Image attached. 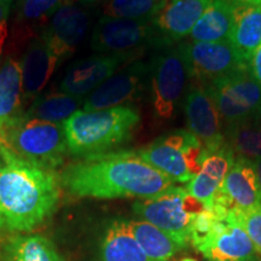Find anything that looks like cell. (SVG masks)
<instances>
[{"label": "cell", "mask_w": 261, "mask_h": 261, "mask_svg": "<svg viewBox=\"0 0 261 261\" xmlns=\"http://www.w3.org/2000/svg\"><path fill=\"white\" fill-rule=\"evenodd\" d=\"M168 0H104L103 16L154 19Z\"/></svg>", "instance_id": "obj_29"}, {"label": "cell", "mask_w": 261, "mask_h": 261, "mask_svg": "<svg viewBox=\"0 0 261 261\" xmlns=\"http://www.w3.org/2000/svg\"><path fill=\"white\" fill-rule=\"evenodd\" d=\"M151 64L135 61L104 81L84 100L85 112L104 110L135 102L149 84Z\"/></svg>", "instance_id": "obj_12"}, {"label": "cell", "mask_w": 261, "mask_h": 261, "mask_svg": "<svg viewBox=\"0 0 261 261\" xmlns=\"http://www.w3.org/2000/svg\"><path fill=\"white\" fill-rule=\"evenodd\" d=\"M192 246L210 261H259V253L232 211L218 217L210 231Z\"/></svg>", "instance_id": "obj_11"}, {"label": "cell", "mask_w": 261, "mask_h": 261, "mask_svg": "<svg viewBox=\"0 0 261 261\" xmlns=\"http://www.w3.org/2000/svg\"><path fill=\"white\" fill-rule=\"evenodd\" d=\"M140 123L138 110L122 106L104 110H77L63 128L69 154L86 158L109 152L130 139Z\"/></svg>", "instance_id": "obj_3"}, {"label": "cell", "mask_w": 261, "mask_h": 261, "mask_svg": "<svg viewBox=\"0 0 261 261\" xmlns=\"http://www.w3.org/2000/svg\"><path fill=\"white\" fill-rule=\"evenodd\" d=\"M0 261L64 260L47 237L34 233H14L0 242Z\"/></svg>", "instance_id": "obj_21"}, {"label": "cell", "mask_w": 261, "mask_h": 261, "mask_svg": "<svg viewBox=\"0 0 261 261\" xmlns=\"http://www.w3.org/2000/svg\"><path fill=\"white\" fill-rule=\"evenodd\" d=\"M8 38H9L8 23L4 22V23L0 24V63H2V58H3V55H4L6 40H8ZM0 67H2V64H0Z\"/></svg>", "instance_id": "obj_32"}, {"label": "cell", "mask_w": 261, "mask_h": 261, "mask_svg": "<svg viewBox=\"0 0 261 261\" xmlns=\"http://www.w3.org/2000/svg\"><path fill=\"white\" fill-rule=\"evenodd\" d=\"M85 98L70 96L63 92L40 94L29 107L24 115L42 121L63 123L77 112Z\"/></svg>", "instance_id": "obj_27"}, {"label": "cell", "mask_w": 261, "mask_h": 261, "mask_svg": "<svg viewBox=\"0 0 261 261\" xmlns=\"http://www.w3.org/2000/svg\"><path fill=\"white\" fill-rule=\"evenodd\" d=\"M91 22L90 6L62 4L40 37L61 63L76 52L90 31Z\"/></svg>", "instance_id": "obj_13"}, {"label": "cell", "mask_w": 261, "mask_h": 261, "mask_svg": "<svg viewBox=\"0 0 261 261\" xmlns=\"http://www.w3.org/2000/svg\"><path fill=\"white\" fill-rule=\"evenodd\" d=\"M180 261H197V260L191 259V257H185V259H182V260H180Z\"/></svg>", "instance_id": "obj_38"}, {"label": "cell", "mask_w": 261, "mask_h": 261, "mask_svg": "<svg viewBox=\"0 0 261 261\" xmlns=\"http://www.w3.org/2000/svg\"><path fill=\"white\" fill-rule=\"evenodd\" d=\"M136 152L174 182L188 184L200 172L207 149L190 130L177 129Z\"/></svg>", "instance_id": "obj_8"}, {"label": "cell", "mask_w": 261, "mask_h": 261, "mask_svg": "<svg viewBox=\"0 0 261 261\" xmlns=\"http://www.w3.org/2000/svg\"><path fill=\"white\" fill-rule=\"evenodd\" d=\"M3 144L25 161L47 169L63 165L69 154L63 123L22 115L2 133Z\"/></svg>", "instance_id": "obj_4"}, {"label": "cell", "mask_w": 261, "mask_h": 261, "mask_svg": "<svg viewBox=\"0 0 261 261\" xmlns=\"http://www.w3.org/2000/svg\"><path fill=\"white\" fill-rule=\"evenodd\" d=\"M104 2V0H63V4H75L83 6H92L97 3Z\"/></svg>", "instance_id": "obj_34"}, {"label": "cell", "mask_w": 261, "mask_h": 261, "mask_svg": "<svg viewBox=\"0 0 261 261\" xmlns=\"http://www.w3.org/2000/svg\"><path fill=\"white\" fill-rule=\"evenodd\" d=\"M61 188L56 171L0 146V218L6 231L25 233L45 223L57 210Z\"/></svg>", "instance_id": "obj_2"}, {"label": "cell", "mask_w": 261, "mask_h": 261, "mask_svg": "<svg viewBox=\"0 0 261 261\" xmlns=\"http://www.w3.org/2000/svg\"><path fill=\"white\" fill-rule=\"evenodd\" d=\"M99 261H150L130 233L127 219L108 224L99 244Z\"/></svg>", "instance_id": "obj_23"}, {"label": "cell", "mask_w": 261, "mask_h": 261, "mask_svg": "<svg viewBox=\"0 0 261 261\" xmlns=\"http://www.w3.org/2000/svg\"><path fill=\"white\" fill-rule=\"evenodd\" d=\"M213 0H168L154 18L165 46L189 37L192 28Z\"/></svg>", "instance_id": "obj_19"}, {"label": "cell", "mask_w": 261, "mask_h": 261, "mask_svg": "<svg viewBox=\"0 0 261 261\" xmlns=\"http://www.w3.org/2000/svg\"><path fill=\"white\" fill-rule=\"evenodd\" d=\"M224 136L236 156L252 161L261 159V119L226 127Z\"/></svg>", "instance_id": "obj_28"}, {"label": "cell", "mask_w": 261, "mask_h": 261, "mask_svg": "<svg viewBox=\"0 0 261 261\" xmlns=\"http://www.w3.org/2000/svg\"><path fill=\"white\" fill-rule=\"evenodd\" d=\"M249 68L253 76L261 85V45L253 52L252 57L249 60Z\"/></svg>", "instance_id": "obj_31"}, {"label": "cell", "mask_w": 261, "mask_h": 261, "mask_svg": "<svg viewBox=\"0 0 261 261\" xmlns=\"http://www.w3.org/2000/svg\"><path fill=\"white\" fill-rule=\"evenodd\" d=\"M188 130L197 137L207 150H215L225 143L223 119L207 85L191 81L184 99Z\"/></svg>", "instance_id": "obj_14"}, {"label": "cell", "mask_w": 261, "mask_h": 261, "mask_svg": "<svg viewBox=\"0 0 261 261\" xmlns=\"http://www.w3.org/2000/svg\"><path fill=\"white\" fill-rule=\"evenodd\" d=\"M5 230V226H4V223H3V220H2V218H0V233L3 232V231Z\"/></svg>", "instance_id": "obj_37"}, {"label": "cell", "mask_w": 261, "mask_h": 261, "mask_svg": "<svg viewBox=\"0 0 261 261\" xmlns=\"http://www.w3.org/2000/svg\"><path fill=\"white\" fill-rule=\"evenodd\" d=\"M3 144V138H2V135H0V146Z\"/></svg>", "instance_id": "obj_39"}, {"label": "cell", "mask_w": 261, "mask_h": 261, "mask_svg": "<svg viewBox=\"0 0 261 261\" xmlns=\"http://www.w3.org/2000/svg\"><path fill=\"white\" fill-rule=\"evenodd\" d=\"M14 0H0V24L6 22Z\"/></svg>", "instance_id": "obj_33"}, {"label": "cell", "mask_w": 261, "mask_h": 261, "mask_svg": "<svg viewBox=\"0 0 261 261\" xmlns=\"http://www.w3.org/2000/svg\"><path fill=\"white\" fill-rule=\"evenodd\" d=\"M91 47L102 55L138 61L148 48H165L154 19H130L102 16L91 38Z\"/></svg>", "instance_id": "obj_7"}, {"label": "cell", "mask_w": 261, "mask_h": 261, "mask_svg": "<svg viewBox=\"0 0 261 261\" xmlns=\"http://www.w3.org/2000/svg\"><path fill=\"white\" fill-rule=\"evenodd\" d=\"M192 81L211 85L249 63L230 40L218 42H180Z\"/></svg>", "instance_id": "obj_10"}, {"label": "cell", "mask_w": 261, "mask_h": 261, "mask_svg": "<svg viewBox=\"0 0 261 261\" xmlns=\"http://www.w3.org/2000/svg\"><path fill=\"white\" fill-rule=\"evenodd\" d=\"M207 86L226 127L261 119V85L249 64Z\"/></svg>", "instance_id": "obj_9"}, {"label": "cell", "mask_w": 261, "mask_h": 261, "mask_svg": "<svg viewBox=\"0 0 261 261\" xmlns=\"http://www.w3.org/2000/svg\"><path fill=\"white\" fill-rule=\"evenodd\" d=\"M213 205L227 212L249 211L261 205V191L254 161L236 156L232 167L215 195Z\"/></svg>", "instance_id": "obj_15"}, {"label": "cell", "mask_w": 261, "mask_h": 261, "mask_svg": "<svg viewBox=\"0 0 261 261\" xmlns=\"http://www.w3.org/2000/svg\"><path fill=\"white\" fill-rule=\"evenodd\" d=\"M132 62L127 57L114 55H97L75 62L62 80L61 92L80 98L87 97L113 76L122 64Z\"/></svg>", "instance_id": "obj_16"}, {"label": "cell", "mask_w": 261, "mask_h": 261, "mask_svg": "<svg viewBox=\"0 0 261 261\" xmlns=\"http://www.w3.org/2000/svg\"><path fill=\"white\" fill-rule=\"evenodd\" d=\"M234 160L236 155L226 140L218 149L207 150L200 172L188 182L187 191L210 210Z\"/></svg>", "instance_id": "obj_18"}, {"label": "cell", "mask_w": 261, "mask_h": 261, "mask_svg": "<svg viewBox=\"0 0 261 261\" xmlns=\"http://www.w3.org/2000/svg\"><path fill=\"white\" fill-rule=\"evenodd\" d=\"M228 40L249 63L253 52L261 45V4L234 5L233 25Z\"/></svg>", "instance_id": "obj_24"}, {"label": "cell", "mask_w": 261, "mask_h": 261, "mask_svg": "<svg viewBox=\"0 0 261 261\" xmlns=\"http://www.w3.org/2000/svg\"><path fill=\"white\" fill-rule=\"evenodd\" d=\"M204 205L181 187H172L155 197L136 201L133 213L149 221L178 243L181 248L191 242V230L196 215Z\"/></svg>", "instance_id": "obj_6"}, {"label": "cell", "mask_w": 261, "mask_h": 261, "mask_svg": "<svg viewBox=\"0 0 261 261\" xmlns=\"http://www.w3.org/2000/svg\"><path fill=\"white\" fill-rule=\"evenodd\" d=\"M234 5L227 0H213L189 34L191 41L218 42L228 40L233 25Z\"/></svg>", "instance_id": "obj_25"}, {"label": "cell", "mask_w": 261, "mask_h": 261, "mask_svg": "<svg viewBox=\"0 0 261 261\" xmlns=\"http://www.w3.org/2000/svg\"><path fill=\"white\" fill-rule=\"evenodd\" d=\"M234 218L249 236L256 252L261 255V205L249 211H232Z\"/></svg>", "instance_id": "obj_30"}, {"label": "cell", "mask_w": 261, "mask_h": 261, "mask_svg": "<svg viewBox=\"0 0 261 261\" xmlns=\"http://www.w3.org/2000/svg\"><path fill=\"white\" fill-rule=\"evenodd\" d=\"M254 163H255L257 182H259V188H260V191H261V159L255 160V161H254Z\"/></svg>", "instance_id": "obj_36"}, {"label": "cell", "mask_w": 261, "mask_h": 261, "mask_svg": "<svg viewBox=\"0 0 261 261\" xmlns=\"http://www.w3.org/2000/svg\"><path fill=\"white\" fill-rule=\"evenodd\" d=\"M61 184L74 197L114 198L155 197L174 187V181L136 151H109L81 158L60 174Z\"/></svg>", "instance_id": "obj_1"}, {"label": "cell", "mask_w": 261, "mask_h": 261, "mask_svg": "<svg viewBox=\"0 0 261 261\" xmlns=\"http://www.w3.org/2000/svg\"><path fill=\"white\" fill-rule=\"evenodd\" d=\"M191 81L180 42L162 48L152 61L149 77L150 103L158 121L167 122L177 117Z\"/></svg>", "instance_id": "obj_5"}, {"label": "cell", "mask_w": 261, "mask_h": 261, "mask_svg": "<svg viewBox=\"0 0 261 261\" xmlns=\"http://www.w3.org/2000/svg\"><path fill=\"white\" fill-rule=\"evenodd\" d=\"M58 63L57 57L52 54L40 35L28 41L19 62L23 104L34 102L40 96Z\"/></svg>", "instance_id": "obj_17"}, {"label": "cell", "mask_w": 261, "mask_h": 261, "mask_svg": "<svg viewBox=\"0 0 261 261\" xmlns=\"http://www.w3.org/2000/svg\"><path fill=\"white\" fill-rule=\"evenodd\" d=\"M22 107L21 64L8 55L0 67V135L23 115Z\"/></svg>", "instance_id": "obj_22"}, {"label": "cell", "mask_w": 261, "mask_h": 261, "mask_svg": "<svg viewBox=\"0 0 261 261\" xmlns=\"http://www.w3.org/2000/svg\"><path fill=\"white\" fill-rule=\"evenodd\" d=\"M228 3L233 5H259L261 0H227Z\"/></svg>", "instance_id": "obj_35"}, {"label": "cell", "mask_w": 261, "mask_h": 261, "mask_svg": "<svg viewBox=\"0 0 261 261\" xmlns=\"http://www.w3.org/2000/svg\"><path fill=\"white\" fill-rule=\"evenodd\" d=\"M63 0H18L12 25L15 46L40 35Z\"/></svg>", "instance_id": "obj_20"}, {"label": "cell", "mask_w": 261, "mask_h": 261, "mask_svg": "<svg viewBox=\"0 0 261 261\" xmlns=\"http://www.w3.org/2000/svg\"><path fill=\"white\" fill-rule=\"evenodd\" d=\"M127 225L150 261H169L182 248L168 234L145 220H127Z\"/></svg>", "instance_id": "obj_26"}]
</instances>
